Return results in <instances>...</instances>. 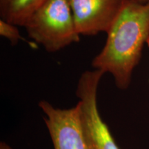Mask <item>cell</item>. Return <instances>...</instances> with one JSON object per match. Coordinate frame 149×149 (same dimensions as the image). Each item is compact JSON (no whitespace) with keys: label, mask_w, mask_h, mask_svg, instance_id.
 I'll return each mask as SVG.
<instances>
[{"label":"cell","mask_w":149,"mask_h":149,"mask_svg":"<svg viewBox=\"0 0 149 149\" xmlns=\"http://www.w3.org/2000/svg\"><path fill=\"white\" fill-rule=\"evenodd\" d=\"M106 33L105 44L91 65L94 69L111 74L117 88L126 90L149 38V1L125 0Z\"/></svg>","instance_id":"6da1fadb"},{"label":"cell","mask_w":149,"mask_h":149,"mask_svg":"<svg viewBox=\"0 0 149 149\" xmlns=\"http://www.w3.org/2000/svg\"><path fill=\"white\" fill-rule=\"evenodd\" d=\"M36 44L55 53L80 41L68 0H46L24 26Z\"/></svg>","instance_id":"7a4b0ae2"},{"label":"cell","mask_w":149,"mask_h":149,"mask_svg":"<svg viewBox=\"0 0 149 149\" xmlns=\"http://www.w3.org/2000/svg\"><path fill=\"white\" fill-rule=\"evenodd\" d=\"M104 74L102 70L94 69L86 70L80 76L76 90L80 128L88 149H120L98 110L97 90Z\"/></svg>","instance_id":"3957f363"},{"label":"cell","mask_w":149,"mask_h":149,"mask_svg":"<svg viewBox=\"0 0 149 149\" xmlns=\"http://www.w3.org/2000/svg\"><path fill=\"white\" fill-rule=\"evenodd\" d=\"M39 107L44 113V122L54 149H88L81 133L76 106L61 109L42 100Z\"/></svg>","instance_id":"277c9868"},{"label":"cell","mask_w":149,"mask_h":149,"mask_svg":"<svg viewBox=\"0 0 149 149\" xmlns=\"http://www.w3.org/2000/svg\"><path fill=\"white\" fill-rule=\"evenodd\" d=\"M125 0H68L80 35L107 33Z\"/></svg>","instance_id":"5b68a950"},{"label":"cell","mask_w":149,"mask_h":149,"mask_svg":"<svg viewBox=\"0 0 149 149\" xmlns=\"http://www.w3.org/2000/svg\"><path fill=\"white\" fill-rule=\"evenodd\" d=\"M46 0H0V17L24 27L29 19Z\"/></svg>","instance_id":"8992f818"},{"label":"cell","mask_w":149,"mask_h":149,"mask_svg":"<svg viewBox=\"0 0 149 149\" xmlns=\"http://www.w3.org/2000/svg\"><path fill=\"white\" fill-rule=\"evenodd\" d=\"M18 26L8 22L3 19H0V35L5 37L12 45H16L19 41H26L20 34Z\"/></svg>","instance_id":"52a82bcc"},{"label":"cell","mask_w":149,"mask_h":149,"mask_svg":"<svg viewBox=\"0 0 149 149\" xmlns=\"http://www.w3.org/2000/svg\"><path fill=\"white\" fill-rule=\"evenodd\" d=\"M0 149H13L11 147L5 142H1L0 144Z\"/></svg>","instance_id":"ba28073f"},{"label":"cell","mask_w":149,"mask_h":149,"mask_svg":"<svg viewBox=\"0 0 149 149\" xmlns=\"http://www.w3.org/2000/svg\"><path fill=\"white\" fill-rule=\"evenodd\" d=\"M136 1H139V2L140 3H146L148 2V1H149V0H136Z\"/></svg>","instance_id":"9c48e42d"},{"label":"cell","mask_w":149,"mask_h":149,"mask_svg":"<svg viewBox=\"0 0 149 149\" xmlns=\"http://www.w3.org/2000/svg\"><path fill=\"white\" fill-rule=\"evenodd\" d=\"M146 45L148 46V47L149 48V38L148 39V40H147V42H146Z\"/></svg>","instance_id":"30bf717a"}]
</instances>
